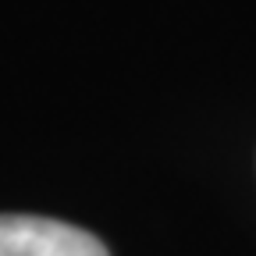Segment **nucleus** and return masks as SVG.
<instances>
[{
  "label": "nucleus",
  "mask_w": 256,
  "mask_h": 256,
  "mask_svg": "<svg viewBox=\"0 0 256 256\" xmlns=\"http://www.w3.org/2000/svg\"><path fill=\"white\" fill-rule=\"evenodd\" d=\"M0 256H110L92 232L36 214H0Z\"/></svg>",
  "instance_id": "1"
}]
</instances>
